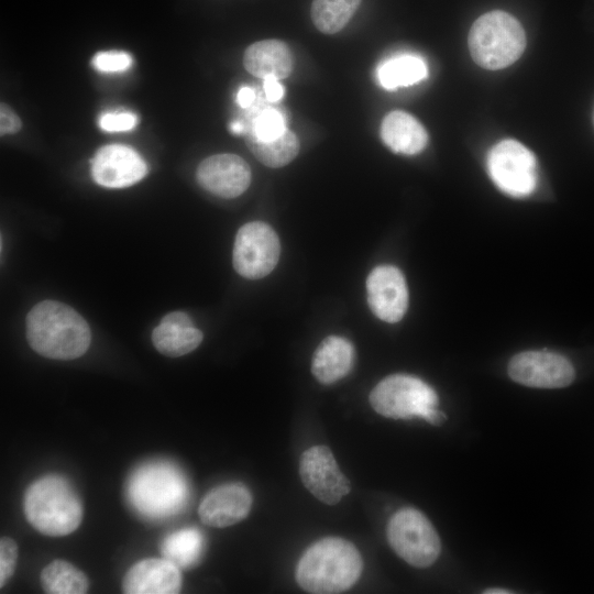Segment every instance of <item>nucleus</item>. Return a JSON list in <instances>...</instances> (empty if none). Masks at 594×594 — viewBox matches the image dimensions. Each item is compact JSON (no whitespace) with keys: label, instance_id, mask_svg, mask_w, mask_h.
I'll return each mask as SVG.
<instances>
[{"label":"nucleus","instance_id":"nucleus-14","mask_svg":"<svg viewBox=\"0 0 594 594\" xmlns=\"http://www.w3.org/2000/svg\"><path fill=\"white\" fill-rule=\"evenodd\" d=\"M196 176L204 189L222 198L240 196L251 183L249 164L242 157L230 153L205 158L199 164Z\"/></svg>","mask_w":594,"mask_h":594},{"label":"nucleus","instance_id":"nucleus-27","mask_svg":"<svg viewBox=\"0 0 594 594\" xmlns=\"http://www.w3.org/2000/svg\"><path fill=\"white\" fill-rule=\"evenodd\" d=\"M92 65L103 73L123 72L132 65V57L125 52H100L94 56Z\"/></svg>","mask_w":594,"mask_h":594},{"label":"nucleus","instance_id":"nucleus-8","mask_svg":"<svg viewBox=\"0 0 594 594\" xmlns=\"http://www.w3.org/2000/svg\"><path fill=\"white\" fill-rule=\"evenodd\" d=\"M537 160L521 143L503 140L487 155V170L494 184L505 194L520 198L537 186Z\"/></svg>","mask_w":594,"mask_h":594},{"label":"nucleus","instance_id":"nucleus-20","mask_svg":"<svg viewBox=\"0 0 594 594\" xmlns=\"http://www.w3.org/2000/svg\"><path fill=\"white\" fill-rule=\"evenodd\" d=\"M353 358V346L346 339L327 337L314 354L311 372L321 384H332L350 372Z\"/></svg>","mask_w":594,"mask_h":594},{"label":"nucleus","instance_id":"nucleus-11","mask_svg":"<svg viewBox=\"0 0 594 594\" xmlns=\"http://www.w3.org/2000/svg\"><path fill=\"white\" fill-rule=\"evenodd\" d=\"M299 474L305 487L327 505L338 504L351 490L350 481L326 446H315L302 452Z\"/></svg>","mask_w":594,"mask_h":594},{"label":"nucleus","instance_id":"nucleus-34","mask_svg":"<svg viewBox=\"0 0 594 594\" xmlns=\"http://www.w3.org/2000/svg\"><path fill=\"white\" fill-rule=\"evenodd\" d=\"M485 593L486 594H505V593H510V591L503 590V588H490L485 591Z\"/></svg>","mask_w":594,"mask_h":594},{"label":"nucleus","instance_id":"nucleus-21","mask_svg":"<svg viewBox=\"0 0 594 594\" xmlns=\"http://www.w3.org/2000/svg\"><path fill=\"white\" fill-rule=\"evenodd\" d=\"M428 76L426 62L415 54H400L383 62L377 68V79L387 90L415 85Z\"/></svg>","mask_w":594,"mask_h":594},{"label":"nucleus","instance_id":"nucleus-10","mask_svg":"<svg viewBox=\"0 0 594 594\" xmlns=\"http://www.w3.org/2000/svg\"><path fill=\"white\" fill-rule=\"evenodd\" d=\"M508 374L516 383L537 388L565 387L575 377L572 363L550 351H525L514 355Z\"/></svg>","mask_w":594,"mask_h":594},{"label":"nucleus","instance_id":"nucleus-9","mask_svg":"<svg viewBox=\"0 0 594 594\" xmlns=\"http://www.w3.org/2000/svg\"><path fill=\"white\" fill-rule=\"evenodd\" d=\"M280 245L274 229L262 221L242 226L233 246V266L248 279L268 275L279 258Z\"/></svg>","mask_w":594,"mask_h":594},{"label":"nucleus","instance_id":"nucleus-5","mask_svg":"<svg viewBox=\"0 0 594 594\" xmlns=\"http://www.w3.org/2000/svg\"><path fill=\"white\" fill-rule=\"evenodd\" d=\"M468 44L479 66L497 70L520 57L526 47V34L516 18L505 11L494 10L474 21Z\"/></svg>","mask_w":594,"mask_h":594},{"label":"nucleus","instance_id":"nucleus-6","mask_svg":"<svg viewBox=\"0 0 594 594\" xmlns=\"http://www.w3.org/2000/svg\"><path fill=\"white\" fill-rule=\"evenodd\" d=\"M370 404L380 415L392 419L421 417L439 425L444 415L437 410L436 392L418 377L394 374L382 380L370 394Z\"/></svg>","mask_w":594,"mask_h":594},{"label":"nucleus","instance_id":"nucleus-13","mask_svg":"<svg viewBox=\"0 0 594 594\" xmlns=\"http://www.w3.org/2000/svg\"><path fill=\"white\" fill-rule=\"evenodd\" d=\"M147 174L144 160L131 147L111 144L99 148L91 161L94 180L108 188H124Z\"/></svg>","mask_w":594,"mask_h":594},{"label":"nucleus","instance_id":"nucleus-1","mask_svg":"<svg viewBox=\"0 0 594 594\" xmlns=\"http://www.w3.org/2000/svg\"><path fill=\"white\" fill-rule=\"evenodd\" d=\"M25 327L30 346L48 359H77L90 345L91 332L86 320L56 300L36 304L26 316Z\"/></svg>","mask_w":594,"mask_h":594},{"label":"nucleus","instance_id":"nucleus-26","mask_svg":"<svg viewBox=\"0 0 594 594\" xmlns=\"http://www.w3.org/2000/svg\"><path fill=\"white\" fill-rule=\"evenodd\" d=\"M245 124V136L261 141H270L287 131L286 121L280 111L275 108H264L254 114Z\"/></svg>","mask_w":594,"mask_h":594},{"label":"nucleus","instance_id":"nucleus-29","mask_svg":"<svg viewBox=\"0 0 594 594\" xmlns=\"http://www.w3.org/2000/svg\"><path fill=\"white\" fill-rule=\"evenodd\" d=\"M138 124V117L132 112H108L100 117L99 125L107 132L130 131Z\"/></svg>","mask_w":594,"mask_h":594},{"label":"nucleus","instance_id":"nucleus-15","mask_svg":"<svg viewBox=\"0 0 594 594\" xmlns=\"http://www.w3.org/2000/svg\"><path fill=\"white\" fill-rule=\"evenodd\" d=\"M252 507V495L242 484L229 483L212 488L201 501L198 515L202 524L224 528L243 520Z\"/></svg>","mask_w":594,"mask_h":594},{"label":"nucleus","instance_id":"nucleus-2","mask_svg":"<svg viewBox=\"0 0 594 594\" xmlns=\"http://www.w3.org/2000/svg\"><path fill=\"white\" fill-rule=\"evenodd\" d=\"M362 569V557L353 543L328 537L312 543L304 552L295 578L298 585L309 593H341L359 580Z\"/></svg>","mask_w":594,"mask_h":594},{"label":"nucleus","instance_id":"nucleus-30","mask_svg":"<svg viewBox=\"0 0 594 594\" xmlns=\"http://www.w3.org/2000/svg\"><path fill=\"white\" fill-rule=\"evenodd\" d=\"M22 127L20 118L6 103H1L0 108V132L3 134H12L18 132Z\"/></svg>","mask_w":594,"mask_h":594},{"label":"nucleus","instance_id":"nucleus-23","mask_svg":"<svg viewBox=\"0 0 594 594\" xmlns=\"http://www.w3.org/2000/svg\"><path fill=\"white\" fill-rule=\"evenodd\" d=\"M41 585L50 594H84L89 588L86 574L65 560H54L40 575Z\"/></svg>","mask_w":594,"mask_h":594},{"label":"nucleus","instance_id":"nucleus-18","mask_svg":"<svg viewBox=\"0 0 594 594\" xmlns=\"http://www.w3.org/2000/svg\"><path fill=\"white\" fill-rule=\"evenodd\" d=\"M245 69L258 77H275L278 80L288 77L294 67L292 52L279 40H263L251 44L244 52Z\"/></svg>","mask_w":594,"mask_h":594},{"label":"nucleus","instance_id":"nucleus-22","mask_svg":"<svg viewBox=\"0 0 594 594\" xmlns=\"http://www.w3.org/2000/svg\"><path fill=\"white\" fill-rule=\"evenodd\" d=\"M204 547V536L197 528H184L163 539L161 552L179 569H189L198 563Z\"/></svg>","mask_w":594,"mask_h":594},{"label":"nucleus","instance_id":"nucleus-31","mask_svg":"<svg viewBox=\"0 0 594 594\" xmlns=\"http://www.w3.org/2000/svg\"><path fill=\"white\" fill-rule=\"evenodd\" d=\"M263 87L266 99L271 102H276L284 96V88L275 77H266L263 79Z\"/></svg>","mask_w":594,"mask_h":594},{"label":"nucleus","instance_id":"nucleus-3","mask_svg":"<svg viewBox=\"0 0 594 594\" xmlns=\"http://www.w3.org/2000/svg\"><path fill=\"white\" fill-rule=\"evenodd\" d=\"M127 496L142 517L163 520L180 513L189 497V486L182 470L169 461H151L131 474Z\"/></svg>","mask_w":594,"mask_h":594},{"label":"nucleus","instance_id":"nucleus-7","mask_svg":"<svg viewBox=\"0 0 594 594\" xmlns=\"http://www.w3.org/2000/svg\"><path fill=\"white\" fill-rule=\"evenodd\" d=\"M386 534L392 549L413 566L427 568L439 557V536L428 518L415 508L397 510L388 521Z\"/></svg>","mask_w":594,"mask_h":594},{"label":"nucleus","instance_id":"nucleus-33","mask_svg":"<svg viewBox=\"0 0 594 594\" xmlns=\"http://www.w3.org/2000/svg\"><path fill=\"white\" fill-rule=\"evenodd\" d=\"M230 130L234 133V134H243L244 131H245V124L244 122L242 121H232L230 123Z\"/></svg>","mask_w":594,"mask_h":594},{"label":"nucleus","instance_id":"nucleus-28","mask_svg":"<svg viewBox=\"0 0 594 594\" xmlns=\"http://www.w3.org/2000/svg\"><path fill=\"white\" fill-rule=\"evenodd\" d=\"M18 559L16 542L9 538L2 537L0 540V587L2 588L10 580L14 572Z\"/></svg>","mask_w":594,"mask_h":594},{"label":"nucleus","instance_id":"nucleus-17","mask_svg":"<svg viewBox=\"0 0 594 594\" xmlns=\"http://www.w3.org/2000/svg\"><path fill=\"white\" fill-rule=\"evenodd\" d=\"M202 337L188 315L174 311L163 317L153 330L152 342L160 353L177 358L194 351L201 343Z\"/></svg>","mask_w":594,"mask_h":594},{"label":"nucleus","instance_id":"nucleus-32","mask_svg":"<svg viewBox=\"0 0 594 594\" xmlns=\"http://www.w3.org/2000/svg\"><path fill=\"white\" fill-rule=\"evenodd\" d=\"M255 101V91L251 87H242L237 94V102L242 109H249Z\"/></svg>","mask_w":594,"mask_h":594},{"label":"nucleus","instance_id":"nucleus-24","mask_svg":"<svg viewBox=\"0 0 594 594\" xmlns=\"http://www.w3.org/2000/svg\"><path fill=\"white\" fill-rule=\"evenodd\" d=\"M245 141L254 156L272 168L283 167L290 163L300 147L298 138L289 130L270 141H261L252 136H245Z\"/></svg>","mask_w":594,"mask_h":594},{"label":"nucleus","instance_id":"nucleus-16","mask_svg":"<svg viewBox=\"0 0 594 594\" xmlns=\"http://www.w3.org/2000/svg\"><path fill=\"white\" fill-rule=\"evenodd\" d=\"M180 588V570L165 558H148L134 563L122 582L127 594H175Z\"/></svg>","mask_w":594,"mask_h":594},{"label":"nucleus","instance_id":"nucleus-12","mask_svg":"<svg viewBox=\"0 0 594 594\" xmlns=\"http://www.w3.org/2000/svg\"><path fill=\"white\" fill-rule=\"evenodd\" d=\"M372 312L383 321H399L408 307V289L402 272L393 265L373 268L366 280Z\"/></svg>","mask_w":594,"mask_h":594},{"label":"nucleus","instance_id":"nucleus-4","mask_svg":"<svg viewBox=\"0 0 594 594\" xmlns=\"http://www.w3.org/2000/svg\"><path fill=\"white\" fill-rule=\"evenodd\" d=\"M23 509L30 525L51 537L72 534L82 520L80 498L61 475H45L33 482L24 494Z\"/></svg>","mask_w":594,"mask_h":594},{"label":"nucleus","instance_id":"nucleus-19","mask_svg":"<svg viewBox=\"0 0 594 594\" xmlns=\"http://www.w3.org/2000/svg\"><path fill=\"white\" fill-rule=\"evenodd\" d=\"M381 138L393 152L404 155L420 153L428 143L424 125L411 114L395 110L382 121Z\"/></svg>","mask_w":594,"mask_h":594},{"label":"nucleus","instance_id":"nucleus-25","mask_svg":"<svg viewBox=\"0 0 594 594\" xmlns=\"http://www.w3.org/2000/svg\"><path fill=\"white\" fill-rule=\"evenodd\" d=\"M360 3L361 0H314L311 20L320 32L334 34L348 24Z\"/></svg>","mask_w":594,"mask_h":594}]
</instances>
